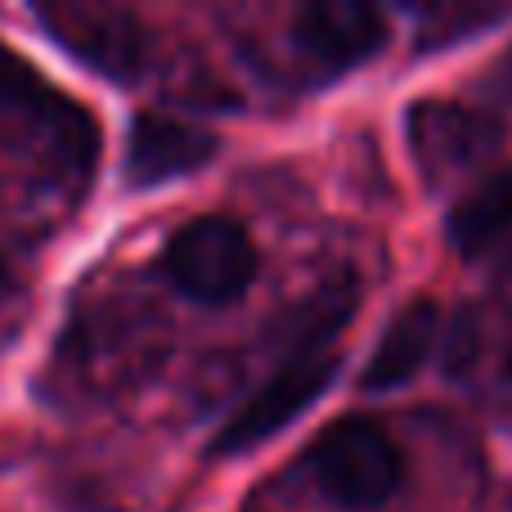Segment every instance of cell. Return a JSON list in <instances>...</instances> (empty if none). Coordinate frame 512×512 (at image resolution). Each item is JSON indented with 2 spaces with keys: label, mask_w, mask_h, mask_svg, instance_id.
<instances>
[{
  "label": "cell",
  "mask_w": 512,
  "mask_h": 512,
  "mask_svg": "<svg viewBox=\"0 0 512 512\" xmlns=\"http://www.w3.org/2000/svg\"><path fill=\"white\" fill-rule=\"evenodd\" d=\"M310 477L342 508H382L400 486V450L369 418H342L310 450Z\"/></svg>",
  "instance_id": "6da1fadb"
},
{
  "label": "cell",
  "mask_w": 512,
  "mask_h": 512,
  "mask_svg": "<svg viewBox=\"0 0 512 512\" xmlns=\"http://www.w3.org/2000/svg\"><path fill=\"white\" fill-rule=\"evenodd\" d=\"M256 265H261V256H256L252 234L221 212L189 221L167 248L171 283L203 306L239 301L256 279Z\"/></svg>",
  "instance_id": "7a4b0ae2"
},
{
  "label": "cell",
  "mask_w": 512,
  "mask_h": 512,
  "mask_svg": "<svg viewBox=\"0 0 512 512\" xmlns=\"http://www.w3.org/2000/svg\"><path fill=\"white\" fill-rule=\"evenodd\" d=\"M333 373H337L333 351L292 355L270 382H261V387L252 391L248 405L221 427V436H216L212 450L216 454H243V450H256L261 441H270V436H279L292 418H301L319 396H324V387L333 382Z\"/></svg>",
  "instance_id": "3957f363"
},
{
  "label": "cell",
  "mask_w": 512,
  "mask_h": 512,
  "mask_svg": "<svg viewBox=\"0 0 512 512\" xmlns=\"http://www.w3.org/2000/svg\"><path fill=\"white\" fill-rule=\"evenodd\" d=\"M36 18L50 27V36L63 50L99 68L104 77L126 81L144 59V27L135 23L131 9L77 0V5H45L36 9Z\"/></svg>",
  "instance_id": "277c9868"
},
{
  "label": "cell",
  "mask_w": 512,
  "mask_h": 512,
  "mask_svg": "<svg viewBox=\"0 0 512 512\" xmlns=\"http://www.w3.org/2000/svg\"><path fill=\"white\" fill-rule=\"evenodd\" d=\"M409 144H414L418 167L432 180H445L495 149L499 122L477 113V108H463V104L418 99V104L409 108Z\"/></svg>",
  "instance_id": "5b68a950"
},
{
  "label": "cell",
  "mask_w": 512,
  "mask_h": 512,
  "mask_svg": "<svg viewBox=\"0 0 512 512\" xmlns=\"http://www.w3.org/2000/svg\"><path fill=\"white\" fill-rule=\"evenodd\" d=\"M292 36L324 68H351V63L373 59L382 50L387 27H382V14L373 5H360V0H319V5L297 9Z\"/></svg>",
  "instance_id": "8992f818"
},
{
  "label": "cell",
  "mask_w": 512,
  "mask_h": 512,
  "mask_svg": "<svg viewBox=\"0 0 512 512\" xmlns=\"http://www.w3.org/2000/svg\"><path fill=\"white\" fill-rule=\"evenodd\" d=\"M216 153L207 131H194L171 117H135L126 140V176L135 185H162L171 176H189Z\"/></svg>",
  "instance_id": "52a82bcc"
},
{
  "label": "cell",
  "mask_w": 512,
  "mask_h": 512,
  "mask_svg": "<svg viewBox=\"0 0 512 512\" xmlns=\"http://www.w3.org/2000/svg\"><path fill=\"white\" fill-rule=\"evenodd\" d=\"M436 333H441V310H436L432 301H409V306L387 324L382 342L373 346L360 387L364 391H391V387H400V382H409L427 364V355H432Z\"/></svg>",
  "instance_id": "ba28073f"
},
{
  "label": "cell",
  "mask_w": 512,
  "mask_h": 512,
  "mask_svg": "<svg viewBox=\"0 0 512 512\" xmlns=\"http://www.w3.org/2000/svg\"><path fill=\"white\" fill-rule=\"evenodd\" d=\"M512 230V167L481 176L450 212V243L463 256H481Z\"/></svg>",
  "instance_id": "9c48e42d"
},
{
  "label": "cell",
  "mask_w": 512,
  "mask_h": 512,
  "mask_svg": "<svg viewBox=\"0 0 512 512\" xmlns=\"http://www.w3.org/2000/svg\"><path fill=\"white\" fill-rule=\"evenodd\" d=\"M486 90L499 99V104H512V50L504 54V59L490 68V77H486Z\"/></svg>",
  "instance_id": "30bf717a"
},
{
  "label": "cell",
  "mask_w": 512,
  "mask_h": 512,
  "mask_svg": "<svg viewBox=\"0 0 512 512\" xmlns=\"http://www.w3.org/2000/svg\"><path fill=\"white\" fill-rule=\"evenodd\" d=\"M504 373L512 378V342H508V351H504Z\"/></svg>",
  "instance_id": "8fae6325"
}]
</instances>
